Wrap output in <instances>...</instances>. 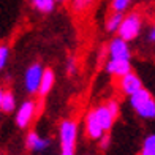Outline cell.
<instances>
[{"label": "cell", "instance_id": "obj_19", "mask_svg": "<svg viewBox=\"0 0 155 155\" xmlns=\"http://www.w3.org/2000/svg\"><path fill=\"white\" fill-rule=\"evenodd\" d=\"M10 57V48L6 45H0V70H3Z\"/></svg>", "mask_w": 155, "mask_h": 155}, {"label": "cell", "instance_id": "obj_14", "mask_svg": "<svg viewBox=\"0 0 155 155\" xmlns=\"http://www.w3.org/2000/svg\"><path fill=\"white\" fill-rule=\"evenodd\" d=\"M32 2V6L37 11L40 13H51L54 10V6H55V2L54 0H30Z\"/></svg>", "mask_w": 155, "mask_h": 155}, {"label": "cell", "instance_id": "obj_16", "mask_svg": "<svg viewBox=\"0 0 155 155\" xmlns=\"http://www.w3.org/2000/svg\"><path fill=\"white\" fill-rule=\"evenodd\" d=\"M141 155H155V135H149L141 147Z\"/></svg>", "mask_w": 155, "mask_h": 155}, {"label": "cell", "instance_id": "obj_2", "mask_svg": "<svg viewBox=\"0 0 155 155\" xmlns=\"http://www.w3.org/2000/svg\"><path fill=\"white\" fill-rule=\"evenodd\" d=\"M59 136L62 152H74L76 149V139H78V124L73 119L62 120L59 127Z\"/></svg>", "mask_w": 155, "mask_h": 155}, {"label": "cell", "instance_id": "obj_1", "mask_svg": "<svg viewBox=\"0 0 155 155\" xmlns=\"http://www.w3.org/2000/svg\"><path fill=\"white\" fill-rule=\"evenodd\" d=\"M143 29V18L139 13H130L122 18V22L117 29L119 38H122L124 41H133L135 38H138V35L141 33Z\"/></svg>", "mask_w": 155, "mask_h": 155}, {"label": "cell", "instance_id": "obj_8", "mask_svg": "<svg viewBox=\"0 0 155 155\" xmlns=\"http://www.w3.org/2000/svg\"><path fill=\"white\" fill-rule=\"evenodd\" d=\"M84 130H86V135H87L90 139H94V141H98V138H100L103 133H104L103 128L100 127V124H98V120H97V116H95L94 109L89 111V114H87V117H86Z\"/></svg>", "mask_w": 155, "mask_h": 155}, {"label": "cell", "instance_id": "obj_26", "mask_svg": "<svg viewBox=\"0 0 155 155\" xmlns=\"http://www.w3.org/2000/svg\"><path fill=\"white\" fill-rule=\"evenodd\" d=\"M54 2H67V0H54Z\"/></svg>", "mask_w": 155, "mask_h": 155}, {"label": "cell", "instance_id": "obj_17", "mask_svg": "<svg viewBox=\"0 0 155 155\" xmlns=\"http://www.w3.org/2000/svg\"><path fill=\"white\" fill-rule=\"evenodd\" d=\"M130 3H131V0H112L111 8L114 13H124L130 6Z\"/></svg>", "mask_w": 155, "mask_h": 155}, {"label": "cell", "instance_id": "obj_22", "mask_svg": "<svg viewBox=\"0 0 155 155\" xmlns=\"http://www.w3.org/2000/svg\"><path fill=\"white\" fill-rule=\"evenodd\" d=\"M67 70H68V74H73L76 71V60L73 57H70L67 62Z\"/></svg>", "mask_w": 155, "mask_h": 155}, {"label": "cell", "instance_id": "obj_12", "mask_svg": "<svg viewBox=\"0 0 155 155\" xmlns=\"http://www.w3.org/2000/svg\"><path fill=\"white\" fill-rule=\"evenodd\" d=\"M15 108H16V98H15V95H13V92L3 90L2 100H0V111L11 112V111H15Z\"/></svg>", "mask_w": 155, "mask_h": 155}, {"label": "cell", "instance_id": "obj_5", "mask_svg": "<svg viewBox=\"0 0 155 155\" xmlns=\"http://www.w3.org/2000/svg\"><path fill=\"white\" fill-rule=\"evenodd\" d=\"M143 87V82H141L139 79V76L133 71H128L127 74L120 76L119 78V90L124 94V95H131V94H135L138 89Z\"/></svg>", "mask_w": 155, "mask_h": 155}, {"label": "cell", "instance_id": "obj_6", "mask_svg": "<svg viewBox=\"0 0 155 155\" xmlns=\"http://www.w3.org/2000/svg\"><path fill=\"white\" fill-rule=\"evenodd\" d=\"M108 54H109V59H124V60L131 59V51L128 43L119 37L112 38V41L108 46Z\"/></svg>", "mask_w": 155, "mask_h": 155}, {"label": "cell", "instance_id": "obj_23", "mask_svg": "<svg viewBox=\"0 0 155 155\" xmlns=\"http://www.w3.org/2000/svg\"><path fill=\"white\" fill-rule=\"evenodd\" d=\"M149 41H150V43H153V41H155V29H153V27H150V32H149Z\"/></svg>", "mask_w": 155, "mask_h": 155}, {"label": "cell", "instance_id": "obj_20", "mask_svg": "<svg viewBox=\"0 0 155 155\" xmlns=\"http://www.w3.org/2000/svg\"><path fill=\"white\" fill-rule=\"evenodd\" d=\"M94 0H73V6H74V10L78 11H82V10H86L87 6L92 5Z\"/></svg>", "mask_w": 155, "mask_h": 155}, {"label": "cell", "instance_id": "obj_13", "mask_svg": "<svg viewBox=\"0 0 155 155\" xmlns=\"http://www.w3.org/2000/svg\"><path fill=\"white\" fill-rule=\"evenodd\" d=\"M135 111L138 112V116L144 117V119H153L155 117V100H153V97L150 100H147L144 104H141V106Z\"/></svg>", "mask_w": 155, "mask_h": 155}, {"label": "cell", "instance_id": "obj_25", "mask_svg": "<svg viewBox=\"0 0 155 155\" xmlns=\"http://www.w3.org/2000/svg\"><path fill=\"white\" fill-rule=\"evenodd\" d=\"M2 95H3V89L0 87V100H2Z\"/></svg>", "mask_w": 155, "mask_h": 155}, {"label": "cell", "instance_id": "obj_21", "mask_svg": "<svg viewBox=\"0 0 155 155\" xmlns=\"http://www.w3.org/2000/svg\"><path fill=\"white\" fill-rule=\"evenodd\" d=\"M98 141H100V147L101 149H108L109 144H111V136H109V131H104L103 135L98 138Z\"/></svg>", "mask_w": 155, "mask_h": 155}, {"label": "cell", "instance_id": "obj_7", "mask_svg": "<svg viewBox=\"0 0 155 155\" xmlns=\"http://www.w3.org/2000/svg\"><path fill=\"white\" fill-rule=\"evenodd\" d=\"M106 71L116 78H120L131 71V62L124 59H109L106 63Z\"/></svg>", "mask_w": 155, "mask_h": 155}, {"label": "cell", "instance_id": "obj_3", "mask_svg": "<svg viewBox=\"0 0 155 155\" xmlns=\"http://www.w3.org/2000/svg\"><path fill=\"white\" fill-rule=\"evenodd\" d=\"M35 112H37V103L32 100L24 101L16 112V125L19 128H27L30 125V122L33 120Z\"/></svg>", "mask_w": 155, "mask_h": 155}, {"label": "cell", "instance_id": "obj_9", "mask_svg": "<svg viewBox=\"0 0 155 155\" xmlns=\"http://www.w3.org/2000/svg\"><path fill=\"white\" fill-rule=\"evenodd\" d=\"M25 143H27V147H29L30 150H33V152H43V150H46L48 147L51 146V139L41 138L37 131H30L29 135H27Z\"/></svg>", "mask_w": 155, "mask_h": 155}, {"label": "cell", "instance_id": "obj_10", "mask_svg": "<svg viewBox=\"0 0 155 155\" xmlns=\"http://www.w3.org/2000/svg\"><path fill=\"white\" fill-rule=\"evenodd\" d=\"M94 112H95L97 120H98V124H100V127L103 128V131H109L112 128V125H114L116 119L111 116V112L106 108V104H100L98 108L94 109Z\"/></svg>", "mask_w": 155, "mask_h": 155}, {"label": "cell", "instance_id": "obj_15", "mask_svg": "<svg viewBox=\"0 0 155 155\" xmlns=\"http://www.w3.org/2000/svg\"><path fill=\"white\" fill-rule=\"evenodd\" d=\"M122 18H124L122 13H112L106 21V30L108 32H117L119 25L122 22Z\"/></svg>", "mask_w": 155, "mask_h": 155}, {"label": "cell", "instance_id": "obj_11", "mask_svg": "<svg viewBox=\"0 0 155 155\" xmlns=\"http://www.w3.org/2000/svg\"><path fill=\"white\" fill-rule=\"evenodd\" d=\"M55 82V74H54V70L52 68H43V74H41V79H40V86H38V95L40 97H46Z\"/></svg>", "mask_w": 155, "mask_h": 155}, {"label": "cell", "instance_id": "obj_24", "mask_svg": "<svg viewBox=\"0 0 155 155\" xmlns=\"http://www.w3.org/2000/svg\"><path fill=\"white\" fill-rule=\"evenodd\" d=\"M60 155H74V152H62Z\"/></svg>", "mask_w": 155, "mask_h": 155}, {"label": "cell", "instance_id": "obj_4", "mask_svg": "<svg viewBox=\"0 0 155 155\" xmlns=\"http://www.w3.org/2000/svg\"><path fill=\"white\" fill-rule=\"evenodd\" d=\"M41 74H43V67H41L40 63H32V65L27 68L25 76H24V86H25V90L29 94H37L38 92Z\"/></svg>", "mask_w": 155, "mask_h": 155}, {"label": "cell", "instance_id": "obj_18", "mask_svg": "<svg viewBox=\"0 0 155 155\" xmlns=\"http://www.w3.org/2000/svg\"><path fill=\"white\" fill-rule=\"evenodd\" d=\"M104 104H106V108L109 109L111 116L114 117V119H117L119 114H120V106H119V101L117 100H108Z\"/></svg>", "mask_w": 155, "mask_h": 155}]
</instances>
